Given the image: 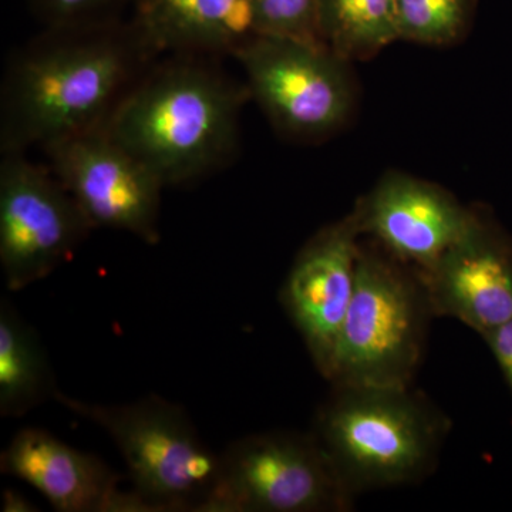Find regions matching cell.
I'll use <instances>...</instances> for the list:
<instances>
[{
  "instance_id": "obj_1",
  "label": "cell",
  "mask_w": 512,
  "mask_h": 512,
  "mask_svg": "<svg viewBox=\"0 0 512 512\" xmlns=\"http://www.w3.org/2000/svg\"><path fill=\"white\" fill-rule=\"evenodd\" d=\"M160 57L133 19L43 28L6 69L0 151L45 150L106 126Z\"/></svg>"
},
{
  "instance_id": "obj_2",
  "label": "cell",
  "mask_w": 512,
  "mask_h": 512,
  "mask_svg": "<svg viewBox=\"0 0 512 512\" xmlns=\"http://www.w3.org/2000/svg\"><path fill=\"white\" fill-rule=\"evenodd\" d=\"M217 60L161 56L104 126L165 188L210 177L238 151L239 117L251 96Z\"/></svg>"
},
{
  "instance_id": "obj_3",
  "label": "cell",
  "mask_w": 512,
  "mask_h": 512,
  "mask_svg": "<svg viewBox=\"0 0 512 512\" xmlns=\"http://www.w3.org/2000/svg\"><path fill=\"white\" fill-rule=\"evenodd\" d=\"M451 423L410 386H333L311 433L353 498L433 473Z\"/></svg>"
},
{
  "instance_id": "obj_4",
  "label": "cell",
  "mask_w": 512,
  "mask_h": 512,
  "mask_svg": "<svg viewBox=\"0 0 512 512\" xmlns=\"http://www.w3.org/2000/svg\"><path fill=\"white\" fill-rule=\"evenodd\" d=\"M431 316L419 272L380 245L360 244L355 292L325 379L332 386H410Z\"/></svg>"
},
{
  "instance_id": "obj_5",
  "label": "cell",
  "mask_w": 512,
  "mask_h": 512,
  "mask_svg": "<svg viewBox=\"0 0 512 512\" xmlns=\"http://www.w3.org/2000/svg\"><path fill=\"white\" fill-rule=\"evenodd\" d=\"M53 399L109 434L133 490L157 512H205L220 477V456L202 441L183 407L156 394L119 406L84 402L59 389Z\"/></svg>"
},
{
  "instance_id": "obj_6",
  "label": "cell",
  "mask_w": 512,
  "mask_h": 512,
  "mask_svg": "<svg viewBox=\"0 0 512 512\" xmlns=\"http://www.w3.org/2000/svg\"><path fill=\"white\" fill-rule=\"evenodd\" d=\"M353 500L312 433L271 431L220 454L205 512H343Z\"/></svg>"
},
{
  "instance_id": "obj_7",
  "label": "cell",
  "mask_w": 512,
  "mask_h": 512,
  "mask_svg": "<svg viewBox=\"0 0 512 512\" xmlns=\"http://www.w3.org/2000/svg\"><path fill=\"white\" fill-rule=\"evenodd\" d=\"M234 57L249 96L285 136L319 140L345 126L355 109L349 62L326 45L256 35Z\"/></svg>"
},
{
  "instance_id": "obj_8",
  "label": "cell",
  "mask_w": 512,
  "mask_h": 512,
  "mask_svg": "<svg viewBox=\"0 0 512 512\" xmlns=\"http://www.w3.org/2000/svg\"><path fill=\"white\" fill-rule=\"evenodd\" d=\"M92 225L50 168L23 151L0 161V265L9 291L43 281L72 258Z\"/></svg>"
},
{
  "instance_id": "obj_9",
  "label": "cell",
  "mask_w": 512,
  "mask_h": 512,
  "mask_svg": "<svg viewBox=\"0 0 512 512\" xmlns=\"http://www.w3.org/2000/svg\"><path fill=\"white\" fill-rule=\"evenodd\" d=\"M43 151L50 170L93 229L128 232L150 245L160 241L164 184L106 127L66 138Z\"/></svg>"
},
{
  "instance_id": "obj_10",
  "label": "cell",
  "mask_w": 512,
  "mask_h": 512,
  "mask_svg": "<svg viewBox=\"0 0 512 512\" xmlns=\"http://www.w3.org/2000/svg\"><path fill=\"white\" fill-rule=\"evenodd\" d=\"M360 235L353 212L320 229L296 255L281 289L282 305L323 377L355 292Z\"/></svg>"
},
{
  "instance_id": "obj_11",
  "label": "cell",
  "mask_w": 512,
  "mask_h": 512,
  "mask_svg": "<svg viewBox=\"0 0 512 512\" xmlns=\"http://www.w3.org/2000/svg\"><path fill=\"white\" fill-rule=\"evenodd\" d=\"M352 212L362 235L417 272L436 264L477 214L440 185L400 171L384 174Z\"/></svg>"
},
{
  "instance_id": "obj_12",
  "label": "cell",
  "mask_w": 512,
  "mask_h": 512,
  "mask_svg": "<svg viewBox=\"0 0 512 512\" xmlns=\"http://www.w3.org/2000/svg\"><path fill=\"white\" fill-rule=\"evenodd\" d=\"M419 274L433 315L456 319L483 338L512 319V252L478 212L439 261Z\"/></svg>"
},
{
  "instance_id": "obj_13",
  "label": "cell",
  "mask_w": 512,
  "mask_h": 512,
  "mask_svg": "<svg viewBox=\"0 0 512 512\" xmlns=\"http://www.w3.org/2000/svg\"><path fill=\"white\" fill-rule=\"evenodd\" d=\"M0 470L32 485L56 511L120 512V474L49 431L20 430L2 451Z\"/></svg>"
},
{
  "instance_id": "obj_14",
  "label": "cell",
  "mask_w": 512,
  "mask_h": 512,
  "mask_svg": "<svg viewBox=\"0 0 512 512\" xmlns=\"http://www.w3.org/2000/svg\"><path fill=\"white\" fill-rule=\"evenodd\" d=\"M133 12L160 56L234 57L256 36L251 0H134Z\"/></svg>"
},
{
  "instance_id": "obj_15",
  "label": "cell",
  "mask_w": 512,
  "mask_h": 512,
  "mask_svg": "<svg viewBox=\"0 0 512 512\" xmlns=\"http://www.w3.org/2000/svg\"><path fill=\"white\" fill-rule=\"evenodd\" d=\"M57 387L39 336L8 299L0 302V416L23 417Z\"/></svg>"
},
{
  "instance_id": "obj_16",
  "label": "cell",
  "mask_w": 512,
  "mask_h": 512,
  "mask_svg": "<svg viewBox=\"0 0 512 512\" xmlns=\"http://www.w3.org/2000/svg\"><path fill=\"white\" fill-rule=\"evenodd\" d=\"M318 19L325 45L349 63L400 39L396 0H318Z\"/></svg>"
},
{
  "instance_id": "obj_17",
  "label": "cell",
  "mask_w": 512,
  "mask_h": 512,
  "mask_svg": "<svg viewBox=\"0 0 512 512\" xmlns=\"http://www.w3.org/2000/svg\"><path fill=\"white\" fill-rule=\"evenodd\" d=\"M471 0H396L400 39L421 45H453L470 20Z\"/></svg>"
},
{
  "instance_id": "obj_18",
  "label": "cell",
  "mask_w": 512,
  "mask_h": 512,
  "mask_svg": "<svg viewBox=\"0 0 512 512\" xmlns=\"http://www.w3.org/2000/svg\"><path fill=\"white\" fill-rule=\"evenodd\" d=\"M256 35L325 45L319 32L318 0H251Z\"/></svg>"
},
{
  "instance_id": "obj_19",
  "label": "cell",
  "mask_w": 512,
  "mask_h": 512,
  "mask_svg": "<svg viewBox=\"0 0 512 512\" xmlns=\"http://www.w3.org/2000/svg\"><path fill=\"white\" fill-rule=\"evenodd\" d=\"M43 28L89 25L123 19L134 0H26Z\"/></svg>"
},
{
  "instance_id": "obj_20",
  "label": "cell",
  "mask_w": 512,
  "mask_h": 512,
  "mask_svg": "<svg viewBox=\"0 0 512 512\" xmlns=\"http://www.w3.org/2000/svg\"><path fill=\"white\" fill-rule=\"evenodd\" d=\"M512 387V319L484 336Z\"/></svg>"
},
{
  "instance_id": "obj_21",
  "label": "cell",
  "mask_w": 512,
  "mask_h": 512,
  "mask_svg": "<svg viewBox=\"0 0 512 512\" xmlns=\"http://www.w3.org/2000/svg\"><path fill=\"white\" fill-rule=\"evenodd\" d=\"M3 512H37L36 507L29 498L16 490H5L2 494Z\"/></svg>"
}]
</instances>
